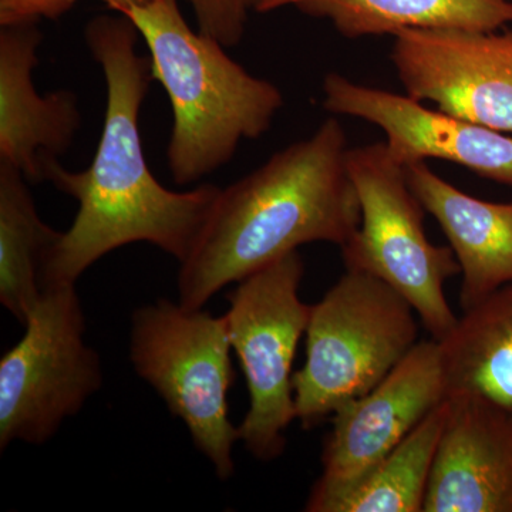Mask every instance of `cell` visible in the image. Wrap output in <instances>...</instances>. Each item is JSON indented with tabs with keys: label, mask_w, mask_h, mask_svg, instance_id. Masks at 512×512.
Here are the masks:
<instances>
[{
	"label": "cell",
	"mask_w": 512,
	"mask_h": 512,
	"mask_svg": "<svg viewBox=\"0 0 512 512\" xmlns=\"http://www.w3.org/2000/svg\"><path fill=\"white\" fill-rule=\"evenodd\" d=\"M87 47L106 82V113L92 163L69 171L57 163L47 181L79 202L43 271V291L76 285L114 249L147 242L185 261L207 224L221 188L202 184L173 191L148 168L140 111L150 87V57L138 55L140 33L127 16H97L84 30Z\"/></svg>",
	"instance_id": "obj_1"
},
{
	"label": "cell",
	"mask_w": 512,
	"mask_h": 512,
	"mask_svg": "<svg viewBox=\"0 0 512 512\" xmlns=\"http://www.w3.org/2000/svg\"><path fill=\"white\" fill-rule=\"evenodd\" d=\"M348 150L342 124L328 119L311 137L221 188L197 244L180 264L178 302L202 309L225 286L302 245L345 247L362 220Z\"/></svg>",
	"instance_id": "obj_2"
},
{
	"label": "cell",
	"mask_w": 512,
	"mask_h": 512,
	"mask_svg": "<svg viewBox=\"0 0 512 512\" xmlns=\"http://www.w3.org/2000/svg\"><path fill=\"white\" fill-rule=\"evenodd\" d=\"M127 16L143 37L151 77L170 99L173 130L167 147L174 183H198L227 165L244 140L271 130L284 94L256 77L214 37L185 22L177 0H148Z\"/></svg>",
	"instance_id": "obj_3"
},
{
	"label": "cell",
	"mask_w": 512,
	"mask_h": 512,
	"mask_svg": "<svg viewBox=\"0 0 512 512\" xmlns=\"http://www.w3.org/2000/svg\"><path fill=\"white\" fill-rule=\"evenodd\" d=\"M420 319L396 289L346 271L312 305L306 360L293 373L296 420L311 430L370 392L420 342Z\"/></svg>",
	"instance_id": "obj_4"
},
{
	"label": "cell",
	"mask_w": 512,
	"mask_h": 512,
	"mask_svg": "<svg viewBox=\"0 0 512 512\" xmlns=\"http://www.w3.org/2000/svg\"><path fill=\"white\" fill-rule=\"evenodd\" d=\"M227 316L160 299L131 315L130 362L173 416L184 421L192 443L225 481L235 474L232 456L239 429L228 416L235 380Z\"/></svg>",
	"instance_id": "obj_5"
},
{
	"label": "cell",
	"mask_w": 512,
	"mask_h": 512,
	"mask_svg": "<svg viewBox=\"0 0 512 512\" xmlns=\"http://www.w3.org/2000/svg\"><path fill=\"white\" fill-rule=\"evenodd\" d=\"M346 160L362 212L355 237L340 248L346 271L392 286L412 303L431 339H443L458 318L444 293L448 279L460 274L453 249L427 238L426 210L386 143L349 148Z\"/></svg>",
	"instance_id": "obj_6"
},
{
	"label": "cell",
	"mask_w": 512,
	"mask_h": 512,
	"mask_svg": "<svg viewBox=\"0 0 512 512\" xmlns=\"http://www.w3.org/2000/svg\"><path fill=\"white\" fill-rule=\"evenodd\" d=\"M305 264L299 251L247 276L228 293L229 339L244 370L249 409L239 441L258 461H274L296 420L292 365L312 305L299 296Z\"/></svg>",
	"instance_id": "obj_7"
},
{
	"label": "cell",
	"mask_w": 512,
	"mask_h": 512,
	"mask_svg": "<svg viewBox=\"0 0 512 512\" xmlns=\"http://www.w3.org/2000/svg\"><path fill=\"white\" fill-rule=\"evenodd\" d=\"M23 338L0 360V448L45 444L103 384L99 353L84 340L76 285L45 289Z\"/></svg>",
	"instance_id": "obj_8"
},
{
	"label": "cell",
	"mask_w": 512,
	"mask_h": 512,
	"mask_svg": "<svg viewBox=\"0 0 512 512\" xmlns=\"http://www.w3.org/2000/svg\"><path fill=\"white\" fill-rule=\"evenodd\" d=\"M390 59L407 96L512 134V29H407Z\"/></svg>",
	"instance_id": "obj_9"
},
{
	"label": "cell",
	"mask_w": 512,
	"mask_h": 512,
	"mask_svg": "<svg viewBox=\"0 0 512 512\" xmlns=\"http://www.w3.org/2000/svg\"><path fill=\"white\" fill-rule=\"evenodd\" d=\"M447 399L436 339L420 340L370 392L332 414L316 483L355 480L382 460Z\"/></svg>",
	"instance_id": "obj_10"
},
{
	"label": "cell",
	"mask_w": 512,
	"mask_h": 512,
	"mask_svg": "<svg viewBox=\"0 0 512 512\" xmlns=\"http://www.w3.org/2000/svg\"><path fill=\"white\" fill-rule=\"evenodd\" d=\"M322 89L325 110L382 128L387 148L403 165L439 158L512 188V136L507 133L426 109L412 97L363 86L339 73L326 74Z\"/></svg>",
	"instance_id": "obj_11"
},
{
	"label": "cell",
	"mask_w": 512,
	"mask_h": 512,
	"mask_svg": "<svg viewBox=\"0 0 512 512\" xmlns=\"http://www.w3.org/2000/svg\"><path fill=\"white\" fill-rule=\"evenodd\" d=\"M423 512H512V410L477 394L447 397Z\"/></svg>",
	"instance_id": "obj_12"
},
{
	"label": "cell",
	"mask_w": 512,
	"mask_h": 512,
	"mask_svg": "<svg viewBox=\"0 0 512 512\" xmlns=\"http://www.w3.org/2000/svg\"><path fill=\"white\" fill-rule=\"evenodd\" d=\"M36 25L0 30V163L15 167L29 184L47 181L82 124L76 94L37 93L33 70L43 36Z\"/></svg>",
	"instance_id": "obj_13"
},
{
	"label": "cell",
	"mask_w": 512,
	"mask_h": 512,
	"mask_svg": "<svg viewBox=\"0 0 512 512\" xmlns=\"http://www.w3.org/2000/svg\"><path fill=\"white\" fill-rule=\"evenodd\" d=\"M407 183L439 222L460 265L461 309L512 282V202L478 200L439 177L427 161L404 165Z\"/></svg>",
	"instance_id": "obj_14"
},
{
	"label": "cell",
	"mask_w": 512,
	"mask_h": 512,
	"mask_svg": "<svg viewBox=\"0 0 512 512\" xmlns=\"http://www.w3.org/2000/svg\"><path fill=\"white\" fill-rule=\"evenodd\" d=\"M286 6L329 20L346 39L407 29L494 32L512 25L510 0H268L262 13Z\"/></svg>",
	"instance_id": "obj_15"
},
{
	"label": "cell",
	"mask_w": 512,
	"mask_h": 512,
	"mask_svg": "<svg viewBox=\"0 0 512 512\" xmlns=\"http://www.w3.org/2000/svg\"><path fill=\"white\" fill-rule=\"evenodd\" d=\"M447 399L399 444L355 480L313 484L308 512H423Z\"/></svg>",
	"instance_id": "obj_16"
},
{
	"label": "cell",
	"mask_w": 512,
	"mask_h": 512,
	"mask_svg": "<svg viewBox=\"0 0 512 512\" xmlns=\"http://www.w3.org/2000/svg\"><path fill=\"white\" fill-rule=\"evenodd\" d=\"M437 342L447 397L477 394L512 410V282L464 309Z\"/></svg>",
	"instance_id": "obj_17"
},
{
	"label": "cell",
	"mask_w": 512,
	"mask_h": 512,
	"mask_svg": "<svg viewBox=\"0 0 512 512\" xmlns=\"http://www.w3.org/2000/svg\"><path fill=\"white\" fill-rule=\"evenodd\" d=\"M60 237L37 214L28 180L0 163V303L22 325L42 298L43 271Z\"/></svg>",
	"instance_id": "obj_18"
},
{
	"label": "cell",
	"mask_w": 512,
	"mask_h": 512,
	"mask_svg": "<svg viewBox=\"0 0 512 512\" xmlns=\"http://www.w3.org/2000/svg\"><path fill=\"white\" fill-rule=\"evenodd\" d=\"M198 30L214 37L225 47L244 39L251 13H262L268 0H187Z\"/></svg>",
	"instance_id": "obj_19"
},
{
	"label": "cell",
	"mask_w": 512,
	"mask_h": 512,
	"mask_svg": "<svg viewBox=\"0 0 512 512\" xmlns=\"http://www.w3.org/2000/svg\"><path fill=\"white\" fill-rule=\"evenodd\" d=\"M77 0H0V26L37 23L57 19L76 5Z\"/></svg>",
	"instance_id": "obj_20"
},
{
	"label": "cell",
	"mask_w": 512,
	"mask_h": 512,
	"mask_svg": "<svg viewBox=\"0 0 512 512\" xmlns=\"http://www.w3.org/2000/svg\"><path fill=\"white\" fill-rule=\"evenodd\" d=\"M101 2L106 3L114 12L124 13L127 12L128 9L133 8V6L143 5V3L148 2V0H101Z\"/></svg>",
	"instance_id": "obj_21"
},
{
	"label": "cell",
	"mask_w": 512,
	"mask_h": 512,
	"mask_svg": "<svg viewBox=\"0 0 512 512\" xmlns=\"http://www.w3.org/2000/svg\"><path fill=\"white\" fill-rule=\"evenodd\" d=\"M510 2H512V0H510Z\"/></svg>",
	"instance_id": "obj_22"
}]
</instances>
